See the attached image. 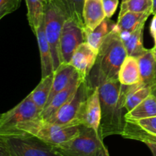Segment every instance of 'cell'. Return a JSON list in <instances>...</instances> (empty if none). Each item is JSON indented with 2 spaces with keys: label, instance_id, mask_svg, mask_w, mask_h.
<instances>
[{
  "label": "cell",
  "instance_id": "obj_1",
  "mask_svg": "<svg viewBox=\"0 0 156 156\" xmlns=\"http://www.w3.org/2000/svg\"><path fill=\"white\" fill-rule=\"evenodd\" d=\"M126 56L127 53L116 24L102 42L95 63L86 78L90 88H95L104 82L118 79L120 66Z\"/></svg>",
  "mask_w": 156,
  "mask_h": 156
},
{
  "label": "cell",
  "instance_id": "obj_6",
  "mask_svg": "<svg viewBox=\"0 0 156 156\" xmlns=\"http://www.w3.org/2000/svg\"><path fill=\"white\" fill-rule=\"evenodd\" d=\"M11 156H62L54 148L36 136L2 139Z\"/></svg>",
  "mask_w": 156,
  "mask_h": 156
},
{
  "label": "cell",
  "instance_id": "obj_16",
  "mask_svg": "<svg viewBox=\"0 0 156 156\" xmlns=\"http://www.w3.org/2000/svg\"><path fill=\"white\" fill-rule=\"evenodd\" d=\"M82 15L85 27L93 29L99 25L106 18L101 0H85Z\"/></svg>",
  "mask_w": 156,
  "mask_h": 156
},
{
  "label": "cell",
  "instance_id": "obj_35",
  "mask_svg": "<svg viewBox=\"0 0 156 156\" xmlns=\"http://www.w3.org/2000/svg\"><path fill=\"white\" fill-rule=\"evenodd\" d=\"M151 50H152V54H153L154 56V58H155V59L156 60V46H155L152 49H151Z\"/></svg>",
  "mask_w": 156,
  "mask_h": 156
},
{
  "label": "cell",
  "instance_id": "obj_27",
  "mask_svg": "<svg viewBox=\"0 0 156 156\" xmlns=\"http://www.w3.org/2000/svg\"><path fill=\"white\" fill-rule=\"evenodd\" d=\"M136 125L141 130L152 136H156V116L139 120H129Z\"/></svg>",
  "mask_w": 156,
  "mask_h": 156
},
{
  "label": "cell",
  "instance_id": "obj_21",
  "mask_svg": "<svg viewBox=\"0 0 156 156\" xmlns=\"http://www.w3.org/2000/svg\"><path fill=\"white\" fill-rule=\"evenodd\" d=\"M152 12H128L118 17L117 27L120 34H129L137 28L140 24L146 23Z\"/></svg>",
  "mask_w": 156,
  "mask_h": 156
},
{
  "label": "cell",
  "instance_id": "obj_14",
  "mask_svg": "<svg viewBox=\"0 0 156 156\" xmlns=\"http://www.w3.org/2000/svg\"><path fill=\"white\" fill-rule=\"evenodd\" d=\"M39 47L41 65V78H44L53 73V61H52L51 51L44 29V20L35 34Z\"/></svg>",
  "mask_w": 156,
  "mask_h": 156
},
{
  "label": "cell",
  "instance_id": "obj_5",
  "mask_svg": "<svg viewBox=\"0 0 156 156\" xmlns=\"http://www.w3.org/2000/svg\"><path fill=\"white\" fill-rule=\"evenodd\" d=\"M104 146L98 133L82 126L79 135L53 148L62 156H98Z\"/></svg>",
  "mask_w": 156,
  "mask_h": 156
},
{
  "label": "cell",
  "instance_id": "obj_36",
  "mask_svg": "<svg viewBox=\"0 0 156 156\" xmlns=\"http://www.w3.org/2000/svg\"><path fill=\"white\" fill-rule=\"evenodd\" d=\"M152 94H153L154 96L156 98V83L155 85L152 87Z\"/></svg>",
  "mask_w": 156,
  "mask_h": 156
},
{
  "label": "cell",
  "instance_id": "obj_19",
  "mask_svg": "<svg viewBox=\"0 0 156 156\" xmlns=\"http://www.w3.org/2000/svg\"><path fill=\"white\" fill-rule=\"evenodd\" d=\"M118 79L121 85H133L141 82L138 59L126 56L119 71Z\"/></svg>",
  "mask_w": 156,
  "mask_h": 156
},
{
  "label": "cell",
  "instance_id": "obj_25",
  "mask_svg": "<svg viewBox=\"0 0 156 156\" xmlns=\"http://www.w3.org/2000/svg\"><path fill=\"white\" fill-rule=\"evenodd\" d=\"M67 17L76 21L79 26L85 27L83 21V5L85 0H55Z\"/></svg>",
  "mask_w": 156,
  "mask_h": 156
},
{
  "label": "cell",
  "instance_id": "obj_31",
  "mask_svg": "<svg viewBox=\"0 0 156 156\" xmlns=\"http://www.w3.org/2000/svg\"><path fill=\"white\" fill-rule=\"evenodd\" d=\"M150 32L152 34V37H153L154 41L156 39V14L154 15L153 18H152V23H151L150 26Z\"/></svg>",
  "mask_w": 156,
  "mask_h": 156
},
{
  "label": "cell",
  "instance_id": "obj_24",
  "mask_svg": "<svg viewBox=\"0 0 156 156\" xmlns=\"http://www.w3.org/2000/svg\"><path fill=\"white\" fill-rule=\"evenodd\" d=\"M156 116V98L150 94L132 111L126 112L125 120H139Z\"/></svg>",
  "mask_w": 156,
  "mask_h": 156
},
{
  "label": "cell",
  "instance_id": "obj_3",
  "mask_svg": "<svg viewBox=\"0 0 156 156\" xmlns=\"http://www.w3.org/2000/svg\"><path fill=\"white\" fill-rule=\"evenodd\" d=\"M41 113L28 94L15 108L2 114L0 139L35 136L43 123Z\"/></svg>",
  "mask_w": 156,
  "mask_h": 156
},
{
  "label": "cell",
  "instance_id": "obj_23",
  "mask_svg": "<svg viewBox=\"0 0 156 156\" xmlns=\"http://www.w3.org/2000/svg\"><path fill=\"white\" fill-rule=\"evenodd\" d=\"M53 73L44 78H41L40 83L30 93L32 101L41 111L44 110L48 101L52 85H53Z\"/></svg>",
  "mask_w": 156,
  "mask_h": 156
},
{
  "label": "cell",
  "instance_id": "obj_33",
  "mask_svg": "<svg viewBox=\"0 0 156 156\" xmlns=\"http://www.w3.org/2000/svg\"><path fill=\"white\" fill-rule=\"evenodd\" d=\"M98 156H110L109 152H108V150L106 146H105L102 148V149L100 151V152H99Z\"/></svg>",
  "mask_w": 156,
  "mask_h": 156
},
{
  "label": "cell",
  "instance_id": "obj_2",
  "mask_svg": "<svg viewBox=\"0 0 156 156\" xmlns=\"http://www.w3.org/2000/svg\"><path fill=\"white\" fill-rule=\"evenodd\" d=\"M101 104V139L120 135L125 124L122 85L119 79L104 82L98 87Z\"/></svg>",
  "mask_w": 156,
  "mask_h": 156
},
{
  "label": "cell",
  "instance_id": "obj_28",
  "mask_svg": "<svg viewBox=\"0 0 156 156\" xmlns=\"http://www.w3.org/2000/svg\"><path fill=\"white\" fill-rule=\"evenodd\" d=\"M22 0H0V20L19 8Z\"/></svg>",
  "mask_w": 156,
  "mask_h": 156
},
{
  "label": "cell",
  "instance_id": "obj_30",
  "mask_svg": "<svg viewBox=\"0 0 156 156\" xmlns=\"http://www.w3.org/2000/svg\"><path fill=\"white\" fill-rule=\"evenodd\" d=\"M0 156H11L5 143L2 139H0Z\"/></svg>",
  "mask_w": 156,
  "mask_h": 156
},
{
  "label": "cell",
  "instance_id": "obj_38",
  "mask_svg": "<svg viewBox=\"0 0 156 156\" xmlns=\"http://www.w3.org/2000/svg\"><path fill=\"white\" fill-rule=\"evenodd\" d=\"M154 41H155V46H156V39Z\"/></svg>",
  "mask_w": 156,
  "mask_h": 156
},
{
  "label": "cell",
  "instance_id": "obj_20",
  "mask_svg": "<svg viewBox=\"0 0 156 156\" xmlns=\"http://www.w3.org/2000/svg\"><path fill=\"white\" fill-rule=\"evenodd\" d=\"M138 62L141 82L145 85L154 86L156 83V60L151 49L138 58Z\"/></svg>",
  "mask_w": 156,
  "mask_h": 156
},
{
  "label": "cell",
  "instance_id": "obj_26",
  "mask_svg": "<svg viewBox=\"0 0 156 156\" xmlns=\"http://www.w3.org/2000/svg\"><path fill=\"white\" fill-rule=\"evenodd\" d=\"M152 0H128L121 3L119 17L128 12H152Z\"/></svg>",
  "mask_w": 156,
  "mask_h": 156
},
{
  "label": "cell",
  "instance_id": "obj_15",
  "mask_svg": "<svg viewBox=\"0 0 156 156\" xmlns=\"http://www.w3.org/2000/svg\"><path fill=\"white\" fill-rule=\"evenodd\" d=\"M144 25L145 23L140 24L129 34H120L127 56L138 59L147 51V49L143 47V42Z\"/></svg>",
  "mask_w": 156,
  "mask_h": 156
},
{
  "label": "cell",
  "instance_id": "obj_18",
  "mask_svg": "<svg viewBox=\"0 0 156 156\" xmlns=\"http://www.w3.org/2000/svg\"><path fill=\"white\" fill-rule=\"evenodd\" d=\"M117 23L111 21V18H106L99 25L93 29L84 27L85 42L88 43L94 50L98 52L99 48L107 35L116 27Z\"/></svg>",
  "mask_w": 156,
  "mask_h": 156
},
{
  "label": "cell",
  "instance_id": "obj_9",
  "mask_svg": "<svg viewBox=\"0 0 156 156\" xmlns=\"http://www.w3.org/2000/svg\"><path fill=\"white\" fill-rule=\"evenodd\" d=\"M81 127L79 125H55L43 122L35 136L54 147L75 138L80 133Z\"/></svg>",
  "mask_w": 156,
  "mask_h": 156
},
{
  "label": "cell",
  "instance_id": "obj_7",
  "mask_svg": "<svg viewBox=\"0 0 156 156\" xmlns=\"http://www.w3.org/2000/svg\"><path fill=\"white\" fill-rule=\"evenodd\" d=\"M92 89L88 85L86 79L82 81L73 97L44 123L55 125H76V120L81 106Z\"/></svg>",
  "mask_w": 156,
  "mask_h": 156
},
{
  "label": "cell",
  "instance_id": "obj_39",
  "mask_svg": "<svg viewBox=\"0 0 156 156\" xmlns=\"http://www.w3.org/2000/svg\"><path fill=\"white\" fill-rule=\"evenodd\" d=\"M1 116H2V114H0V118H1Z\"/></svg>",
  "mask_w": 156,
  "mask_h": 156
},
{
  "label": "cell",
  "instance_id": "obj_32",
  "mask_svg": "<svg viewBox=\"0 0 156 156\" xmlns=\"http://www.w3.org/2000/svg\"><path fill=\"white\" fill-rule=\"evenodd\" d=\"M145 144L149 148L153 156H156V141H148Z\"/></svg>",
  "mask_w": 156,
  "mask_h": 156
},
{
  "label": "cell",
  "instance_id": "obj_12",
  "mask_svg": "<svg viewBox=\"0 0 156 156\" xmlns=\"http://www.w3.org/2000/svg\"><path fill=\"white\" fill-rule=\"evenodd\" d=\"M83 80H85V79H82L79 76V73L76 72V75L73 78V79L69 82V84L63 90H62L59 93H57L53 97V98L50 101V103L41 111V120L44 122H45L51 116H53L64 104L66 103L73 97V95L75 94L76 90H77L78 87L79 86L80 83Z\"/></svg>",
  "mask_w": 156,
  "mask_h": 156
},
{
  "label": "cell",
  "instance_id": "obj_34",
  "mask_svg": "<svg viewBox=\"0 0 156 156\" xmlns=\"http://www.w3.org/2000/svg\"><path fill=\"white\" fill-rule=\"evenodd\" d=\"M152 15H155L156 14V0H152Z\"/></svg>",
  "mask_w": 156,
  "mask_h": 156
},
{
  "label": "cell",
  "instance_id": "obj_17",
  "mask_svg": "<svg viewBox=\"0 0 156 156\" xmlns=\"http://www.w3.org/2000/svg\"><path fill=\"white\" fill-rule=\"evenodd\" d=\"M76 73V70L69 63H61L59 66L53 72V85L46 106L57 93L63 90L69 84Z\"/></svg>",
  "mask_w": 156,
  "mask_h": 156
},
{
  "label": "cell",
  "instance_id": "obj_4",
  "mask_svg": "<svg viewBox=\"0 0 156 156\" xmlns=\"http://www.w3.org/2000/svg\"><path fill=\"white\" fill-rule=\"evenodd\" d=\"M67 17L55 0H47L44 13V29L50 47L53 72L59 66L61 62L59 53V40L62 26Z\"/></svg>",
  "mask_w": 156,
  "mask_h": 156
},
{
  "label": "cell",
  "instance_id": "obj_8",
  "mask_svg": "<svg viewBox=\"0 0 156 156\" xmlns=\"http://www.w3.org/2000/svg\"><path fill=\"white\" fill-rule=\"evenodd\" d=\"M85 42L84 28L71 18L64 21L59 40V53L62 63H69L75 50Z\"/></svg>",
  "mask_w": 156,
  "mask_h": 156
},
{
  "label": "cell",
  "instance_id": "obj_29",
  "mask_svg": "<svg viewBox=\"0 0 156 156\" xmlns=\"http://www.w3.org/2000/svg\"><path fill=\"white\" fill-rule=\"evenodd\" d=\"M105 16L111 18L115 13L119 4V0H101Z\"/></svg>",
  "mask_w": 156,
  "mask_h": 156
},
{
  "label": "cell",
  "instance_id": "obj_10",
  "mask_svg": "<svg viewBox=\"0 0 156 156\" xmlns=\"http://www.w3.org/2000/svg\"><path fill=\"white\" fill-rule=\"evenodd\" d=\"M101 121V104L98 87L93 88L81 106L76 125L91 128L98 133Z\"/></svg>",
  "mask_w": 156,
  "mask_h": 156
},
{
  "label": "cell",
  "instance_id": "obj_11",
  "mask_svg": "<svg viewBox=\"0 0 156 156\" xmlns=\"http://www.w3.org/2000/svg\"><path fill=\"white\" fill-rule=\"evenodd\" d=\"M98 52L87 42L81 44L76 48L69 64L73 66L79 76L86 79L95 63Z\"/></svg>",
  "mask_w": 156,
  "mask_h": 156
},
{
  "label": "cell",
  "instance_id": "obj_22",
  "mask_svg": "<svg viewBox=\"0 0 156 156\" xmlns=\"http://www.w3.org/2000/svg\"><path fill=\"white\" fill-rule=\"evenodd\" d=\"M25 2L27 9V21L35 34L44 21L47 0H25Z\"/></svg>",
  "mask_w": 156,
  "mask_h": 156
},
{
  "label": "cell",
  "instance_id": "obj_37",
  "mask_svg": "<svg viewBox=\"0 0 156 156\" xmlns=\"http://www.w3.org/2000/svg\"><path fill=\"white\" fill-rule=\"evenodd\" d=\"M126 1H128V0H122V2H125Z\"/></svg>",
  "mask_w": 156,
  "mask_h": 156
},
{
  "label": "cell",
  "instance_id": "obj_13",
  "mask_svg": "<svg viewBox=\"0 0 156 156\" xmlns=\"http://www.w3.org/2000/svg\"><path fill=\"white\" fill-rule=\"evenodd\" d=\"M152 87L143 85L142 82L133 85H122L123 107L126 112L132 111L152 94Z\"/></svg>",
  "mask_w": 156,
  "mask_h": 156
}]
</instances>
